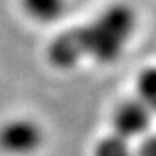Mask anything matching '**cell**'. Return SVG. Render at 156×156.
<instances>
[{"label":"cell","instance_id":"obj_3","mask_svg":"<svg viewBox=\"0 0 156 156\" xmlns=\"http://www.w3.org/2000/svg\"><path fill=\"white\" fill-rule=\"evenodd\" d=\"M153 113L139 99H130L122 102L113 113V128L115 134L127 140L140 139L149 134V125Z\"/></svg>","mask_w":156,"mask_h":156},{"label":"cell","instance_id":"obj_8","mask_svg":"<svg viewBox=\"0 0 156 156\" xmlns=\"http://www.w3.org/2000/svg\"><path fill=\"white\" fill-rule=\"evenodd\" d=\"M134 156H156V134L140 137L139 146L134 149Z\"/></svg>","mask_w":156,"mask_h":156},{"label":"cell","instance_id":"obj_6","mask_svg":"<svg viewBox=\"0 0 156 156\" xmlns=\"http://www.w3.org/2000/svg\"><path fill=\"white\" fill-rule=\"evenodd\" d=\"M137 99L144 102L151 113H156V66L142 69L137 78Z\"/></svg>","mask_w":156,"mask_h":156},{"label":"cell","instance_id":"obj_1","mask_svg":"<svg viewBox=\"0 0 156 156\" xmlns=\"http://www.w3.org/2000/svg\"><path fill=\"white\" fill-rule=\"evenodd\" d=\"M135 12L127 4L106 7L87 26H78L76 37L83 57L113 62L123 54L135 31Z\"/></svg>","mask_w":156,"mask_h":156},{"label":"cell","instance_id":"obj_5","mask_svg":"<svg viewBox=\"0 0 156 156\" xmlns=\"http://www.w3.org/2000/svg\"><path fill=\"white\" fill-rule=\"evenodd\" d=\"M23 9L38 23H54L66 12V0H21Z\"/></svg>","mask_w":156,"mask_h":156},{"label":"cell","instance_id":"obj_4","mask_svg":"<svg viewBox=\"0 0 156 156\" xmlns=\"http://www.w3.org/2000/svg\"><path fill=\"white\" fill-rule=\"evenodd\" d=\"M47 56H49V61L56 68L68 69V68L76 66L83 59L80 42H78L76 37V30L73 28L57 35L50 42L49 49H47Z\"/></svg>","mask_w":156,"mask_h":156},{"label":"cell","instance_id":"obj_7","mask_svg":"<svg viewBox=\"0 0 156 156\" xmlns=\"http://www.w3.org/2000/svg\"><path fill=\"white\" fill-rule=\"evenodd\" d=\"M94 156H134V149L130 146V140L123 139L113 132L97 142Z\"/></svg>","mask_w":156,"mask_h":156},{"label":"cell","instance_id":"obj_2","mask_svg":"<svg viewBox=\"0 0 156 156\" xmlns=\"http://www.w3.org/2000/svg\"><path fill=\"white\" fill-rule=\"evenodd\" d=\"M44 132L31 120L17 118L0 128V147L14 156L31 154L42 146Z\"/></svg>","mask_w":156,"mask_h":156}]
</instances>
